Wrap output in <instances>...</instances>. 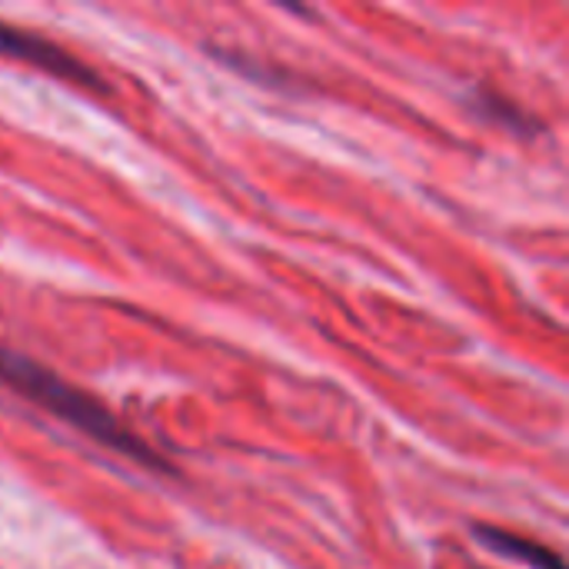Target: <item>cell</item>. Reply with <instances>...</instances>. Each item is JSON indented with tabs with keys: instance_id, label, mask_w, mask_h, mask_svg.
<instances>
[{
	"instance_id": "6da1fadb",
	"label": "cell",
	"mask_w": 569,
	"mask_h": 569,
	"mask_svg": "<svg viewBox=\"0 0 569 569\" xmlns=\"http://www.w3.org/2000/svg\"><path fill=\"white\" fill-rule=\"evenodd\" d=\"M0 380L10 383L13 390H20L23 397H30L33 403H40L43 410H50L53 417L67 420L70 427L83 430L97 443H103V447H110V450H117V453L143 463V467L167 470V463L160 457H153V450L143 440H137L117 417H110L93 397L63 383L60 377H53L40 363L20 357L13 350H0Z\"/></svg>"
},
{
	"instance_id": "3957f363",
	"label": "cell",
	"mask_w": 569,
	"mask_h": 569,
	"mask_svg": "<svg viewBox=\"0 0 569 569\" xmlns=\"http://www.w3.org/2000/svg\"><path fill=\"white\" fill-rule=\"evenodd\" d=\"M477 533H480V540H483L487 547H493L497 553H503V557H510V560H520V563H527V567L533 569H563L557 553H550L547 547H540V543H533V540H523V537L503 533V530H490V527H480Z\"/></svg>"
},
{
	"instance_id": "7a4b0ae2",
	"label": "cell",
	"mask_w": 569,
	"mask_h": 569,
	"mask_svg": "<svg viewBox=\"0 0 569 569\" xmlns=\"http://www.w3.org/2000/svg\"><path fill=\"white\" fill-rule=\"evenodd\" d=\"M0 53L3 57H13V60H23V63H30V67H40V70H47V73H53V77H63V80H70V83H80V87H100L97 83V73L87 67V63H80L77 57H70L67 50H60L57 43H50V40H43V37H37V33H27V30H20V27H7V23H0Z\"/></svg>"
}]
</instances>
